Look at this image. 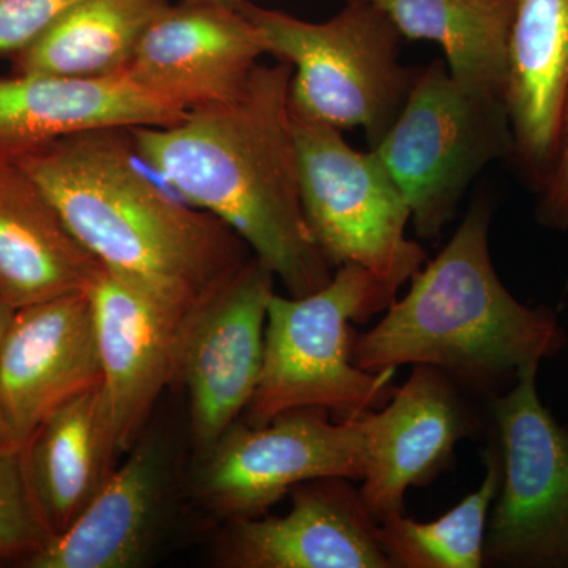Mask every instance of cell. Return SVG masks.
Listing matches in <instances>:
<instances>
[{
  "label": "cell",
  "mask_w": 568,
  "mask_h": 568,
  "mask_svg": "<svg viewBox=\"0 0 568 568\" xmlns=\"http://www.w3.org/2000/svg\"><path fill=\"white\" fill-rule=\"evenodd\" d=\"M14 163L103 268L185 327L254 256L222 220L153 181L130 129L71 134Z\"/></svg>",
  "instance_id": "cell-1"
},
{
  "label": "cell",
  "mask_w": 568,
  "mask_h": 568,
  "mask_svg": "<svg viewBox=\"0 0 568 568\" xmlns=\"http://www.w3.org/2000/svg\"><path fill=\"white\" fill-rule=\"evenodd\" d=\"M291 78L290 63L260 62L231 102L130 133L160 181L227 224L290 295L302 297L325 286L334 272L302 204Z\"/></svg>",
  "instance_id": "cell-2"
},
{
  "label": "cell",
  "mask_w": 568,
  "mask_h": 568,
  "mask_svg": "<svg viewBox=\"0 0 568 568\" xmlns=\"http://www.w3.org/2000/svg\"><path fill=\"white\" fill-rule=\"evenodd\" d=\"M489 223L491 205L477 197L443 252L409 280L405 297L395 298L375 327L354 336L358 368L432 365L463 390L493 398L523 366L562 349L566 334L555 315L523 305L500 282Z\"/></svg>",
  "instance_id": "cell-3"
},
{
  "label": "cell",
  "mask_w": 568,
  "mask_h": 568,
  "mask_svg": "<svg viewBox=\"0 0 568 568\" xmlns=\"http://www.w3.org/2000/svg\"><path fill=\"white\" fill-rule=\"evenodd\" d=\"M396 294L368 268L347 263L315 293L272 295L263 372L245 410L246 424L263 426L302 407H321L336 420H349L386 405L396 369L369 373L354 364L351 323L365 324L386 312Z\"/></svg>",
  "instance_id": "cell-4"
},
{
  "label": "cell",
  "mask_w": 568,
  "mask_h": 568,
  "mask_svg": "<svg viewBox=\"0 0 568 568\" xmlns=\"http://www.w3.org/2000/svg\"><path fill=\"white\" fill-rule=\"evenodd\" d=\"M265 54L293 67L291 114L336 130L362 129L377 148L405 106L418 70L399 61L402 33L368 0H346L331 20L312 22L237 3Z\"/></svg>",
  "instance_id": "cell-5"
},
{
  "label": "cell",
  "mask_w": 568,
  "mask_h": 568,
  "mask_svg": "<svg viewBox=\"0 0 568 568\" xmlns=\"http://www.w3.org/2000/svg\"><path fill=\"white\" fill-rule=\"evenodd\" d=\"M372 151L405 194L418 237L432 241L481 171L511 156L506 100L466 89L437 59L418 70L405 106Z\"/></svg>",
  "instance_id": "cell-6"
},
{
  "label": "cell",
  "mask_w": 568,
  "mask_h": 568,
  "mask_svg": "<svg viewBox=\"0 0 568 568\" xmlns=\"http://www.w3.org/2000/svg\"><path fill=\"white\" fill-rule=\"evenodd\" d=\"M306 223L332 267L362 265L398 293L426 254L406 235L409 204L375 151L351 148L342 130L293 118Z\"/></svg>",
  "instance_id": "cell-7"
},
{
  "label": "cell",
  "mask_w": 568,
  "mask_h": 568,
  "mask_svg": "<svg viewBox=\"0 0 568 568\" xmlns=\"http://www.w3.org/2000/svg\"><path fill=\"white\" fill-rule=\"evenodd\" d=\"M540 364L491 398L503 480L489 514L485 566L568 568V428L541 403Z\"/></svg>",
  "instance_id": "cell-8"
},
{
  "label": "cell",
  "mask_w": 568,
  "mask_h": 568,
  "mask_svg": "<svg viewBox=\"0 0 568 568\" xmlns=\"http://www.w3.org/2000/svg\"><path fill=\"white\" fill-rule=\"evenodd\" d=\"M361 422L331 420L321 407L280 414L263 426L235 424L203 455L196 478L201 503L230 521L261 517L316 478L365 476Z\"/></svg>",
  "instance_id": "cell-9"
},
{
  "label": "cell",
  "mask_w": 568,
  "mask_h": 568,
  "mask_svg": "<svg viewBox=\"0 0 568 568\" xmlns=\"http://www.w3.org/2000/svg\"><path fill=\"white\" fill-rule=\"evenodd\" d=\"M274 286L271 268L253 256L186 327L179 376L189 392L190 429L201 457L237 424L256 392Z\"/></svg>",
  "instance_id": "cell-10"
},
{
  "label": "cell",
  "mask_w": 568,
  "mask_h": 568,
  "mask_svg": "<svg viewBox=\"0 0 568 568\" xmlns=\"http://www.w3.org/2000/svg\"><path fill=\"white\" fill-rule=\"evenodd\" d=\"M413 366L386 405L358 417L366 452L361 493L377 521L403 514L407 489L435 480L478 426L450 376L436 366Z\"/></svg>",
  "instance_id": "cell-11"
},
{
  "label": "cell",
  "mask_w": 568,
  "mask_h": 568,
  "mask_svg": "<svg viewBox=\"0 0 568 568\" xmlns=\"http://www.w3.org/2000/svg\"><path fill=\"white\" fill-rule=\"evenodd\" d=\"M264 54L237 6L181 0L149 26L125 74L189 112L241 95Z\"/></svg>",
  "instance_id": "cell-12"
},
{
  "label": "cell",
  "mask_w": 568,
  "mask_h": 568,
  "mask_svg": "<svg viewBox=\"0 0 568 568\" xmlns=\"http://www.w3.org/2000/svg\"><path fill=\"white\" fill-rule=\"evenodd\" d=\"M283 517L233 519L216 562L226 568H392L379 521L361 488L343 477L316 478L291 489Z\"/></svg>",
  "instance_id": "cell-13"
},
{
  "label": "cell",
  "mask_w": 568,
  "mask_h": 568,
  "mask_svg": "<svg viewBox=\"0 0 568 568\" xmlns=\"http://www.w3.org/2000/svg\"><path fill=\"white\" fill-rule=\"evenodd\" d=\"M102 383L89 290L13 310L0 339V403L18 443Z\"/></svg>",
  "instance_id": "cell-14"
},
{
  "label": "cell",
  "mask_w": 568,
  "mask_h": 568,
  "mask_svg": "<svg viewBox=\"0 0 568 568\" xmlns=\"http://www.w3.org/2000/svg\"><path fill=\"white\" fill-rule=\"evenodd\" d=\"M102 384L121 452L140 440L168 384L179 376L185 325L102 268L89 287Z\"/></svg>",
  "instance_id": "cell-15"
},
{
  "label": "cell",
  "mask_w": 568,
  "mask_h": 568,
  "mask_svg": "<svg viewBox=\"0 0 568 568\" xmlns=\"http://www.w3.org/2000/svg\"><path fill=\"white\" fill-rule=\"evenodd\" d=\"M186 111L126 74L110 78L14 74L0 80V163H14L71 134L170 126Z\"/></svg>",
  "instance_id": "cell-16"
},
{
  "label": "cell",
  "mask_w": 568,
  "mask_h": 568,
  "mask_svg": "<svg viewBox=\"0 0 568 568\" xmlns=\"http://www.w3.org/2000/svg\"><path fill=\"white\" fill-rule=\"evenodd\" d=\"M568 92V0H517L508 40L511 159L540 192L558 152Z\"/></svg>",
  "instance_id": "cell-17"
},
{
  "label": "cell",
  "mask_w": 568,
  "mask_h": 568,
  "mask_svg": "<svg viewBox=\"0 0 568 568\" xmlns=\"http://www.w3.org/2000/svg\"><path fill=\"white\" fill-rule=\"evenodd\" d=\"M122 454L103 384L58 407L22 444L33 506L55 537L106 485Z\"/></svg>",
  "instance_id": "cell-18"
},
{
  "label": "cell",
  "mask_w": 568,
  "mask_h": 568,
  "mask_svg": "<svg viewBox=\"0 0 568 568\" xmlns=\"http://www.w3.org/2000/svg\"><path fill=\"white\" fill-rule=\"evenodd\" d=\"M103 265L17 163H0V301L13 310L91 287Z\"/></svg>",
  "instance_id": "cell-19"
},
{
  "label": "cell",
  "mask_w": 568,
  "mask_h": 568,
  "mask_svg": "<svg viewBox=\"0 0 568 568\" xmlns=\"http://www.w3.org/2000/svg\"><path fill=\"white\" fill-rule=\"evenodd\" d=\"M166 462L163 448L138 440L130 457L59 536L24 559L31 568H133L148 556L160 508Z\"/></svg>",
  "instance_id": "cell-20"
},
{
  "label": "cell",
  "mask_w": 568,
  "mask_h": 568,
  "mask_svg": "<svg viewBox=\"0 0 568 568\" xmlns=\"http://www.w3.org/2000/svg\"><path fill=\"white\" fill-rule=\"evenodd\" d=\"M402 37L439 44L452 78L504 99L517 0H368Z\"/></svg>",
  "instance_id": "cell-21"
},
{
  "label": "cell",
  "mask_w": 568,
  "mask_h": 568,
  "mask_svg": "<svg viewBox=\"0 0 568 568\" xmlns=\"http://www.w3.org/2000/svg\"><path fill=\"white\" fill-rule=\"evenodd\" d=\"M170 0H82L24 50L14 74L110 78L125 74L149 26Z\"/></svg>",
  "instance_id": "cell-22"
},
{
  "label": "cell",
  "mask_w": 568,
  "mask_h": 568,
  "mask_svg": "<svg viewBox=\"0 0 568 568\" xmlns=\"http://www.w3.org/2000/svg\"><path fill=\"white\" fill-rule=\"evenodd\" d=\"M485 477L476 491L433 521L403 514L379 521V540L392 568H481L489 514L503 480L495 437L484 454Z\"/></svg>",
  "instance_id": "cell-23"
},
{
  "label": "cell",
  "mask_w": 568,
  "mask_h": 568,
  "mask_svg": "<svg viewBox=\"0 0 568 568\" xmlns=\"http://www.w3.org/2000/svg\"><path fill=\"white\" fill-rule=\"evenodd\" d=\"M26 480L22 446L0 454V558H29L47 544Z\"/></svg>",
  "instance_id": "cell-24"
},
{
  "label": "cell",
  "mask_w": 568,
  "mask_h": 568,
  "mask_svg": "<svg viewBox=\"0 0 568 568\" xmlns=\"http://www.w3.org/2000/svg\"><path fill=\"white\" fill-rule=\"evenodd\" d=\"M82 0H0V54H14L43 36Z\"/></svg>",
  "instance_id": "cell-25"
},
{
  "label": "cell",
  "mask_w": 568,
  "mask_h": 568,
  "mask_svg": "<svg viewBox=\"0 0 568 568\" xmlns=\"http://www.w3.org/2000/svg\"><path fill=\"white\" fill-rule=\"evenodd\" d=\"M537 220L551 230H568V92L560 121L555 164L547 183L538 192Z\"/></svg>",
  "instance_id": "cell-26"
},
{
  "label": "cell",
  "mask_w": 568,
  "mask_h": 568,
  "mask_svg": "<svg viewBox=\"0 0 568 568\" xmlns=\"http://www.w3.org/2000/svg\"><path fill=\"white\" fill-rule=\"evenodd\" d=\"M13 308L7 305L6 302L0 301V339H2L3 332H6L7 324H9ZM21 446L11 432L9 420H7L6 413H3L2 403H0V454L10 448Z\"/></svg>",
  "instance_id": "cell-27"
},
{
  "label": "cell",
  "mask_w": 568,
  "mask_h": 568,
  "mask_svg": "<svg viewBox=\"0 0 568 568\" xmlns=\"http://www.w3.org/2000/svg\"><path fill=\"white\" fill-rule=\"evenodd\" d=\"M207 2L226 3V6H237V3L244 2V0H207Z\"/></svg>",
  "instance_id": "cell-28"
}]
</instances>
